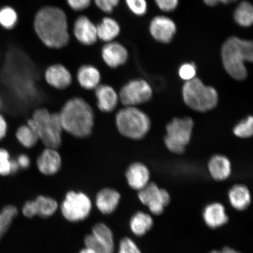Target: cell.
<instances>
[{
  "label": "cell",
  "instance_id": "22",
  "mask_svg": "<svg viewBox=\"0 0 253 253\" xmlns=\"http://www.w3.org/2000/svg\"><path fill=\"white\" fill-rule=\"evenodd\" d=\"M98 40L104 43L112 42L118 38L121 32V27L115 18L104 17L96 24Z\"/></svg>",
  "mask_w": 253,
  "mask_h": 253
},
{
  "label": "cell",
  "instance_id": "20",
  "mask_svg": "<svg viewBox=\"0 0 253 253\" xmlns=\"http://www.w3.org/2000/svg\"><path fill=\"white\" fill-rule=\"evenodd\" d=\"M121 196L116 190L104 188L97 193L96 197V207L101 213L108 214L113 212L120 203Z\"/></svg>",
  "mask_w": 253,
  "mask_h": 253
},
{
  "label": "cell",
  "instance_id": "33",
  "mask_svg": "<svg viewBox=\"0 0 253 253\" xmlns=\"http://www.w3.org/2000/svg\"><path fill=\"white\" fill-rule=\"evenodd\" d=\"M12 160L8 151L0 148V175L7 176L12 173Z\"/></svg>",
  "mask_w": 253,
  "mask_h": 253
},
{
  "label": "cell",
  "instance_id": "41",
  "mask_svg": "<svg viewBox=\"0 0 253 253\" xmlns=\"http://www.w3.org/2000/svg\"><path fill=\"white\" fill-rule=\"evenodd\" d=\"M210 253H240L239 252L235 251V249L229 248H224L221 249V251H213Z\"/></svg>",
  "mask_w": 253,
  "mask_h": 253
},
{
  "label": "cell",
  "instance_id": "11",
  "mask_svg": "<svg viewBox=\"0 0 253 253\" xmlns=\"http://www.w3.org/2000/svg\"><path fill=\"white\" fill-rule=\"evenodd\" d=\"M138 198L154 214L163 212L164 208L169 204L170 196L166 189H161L154 182H149L139 191Z\"/></svg>",
  "mask_w": 253,
  "mask_h": 253
},
{
  "label": "cell",
  "instance_id": "34",
  "mask_svg": "<svg viewBox=\"0 0 253 253\" xmlns=\"http://www.w3.org/2000/svg\"><path fill=\"white\" fill-rule=\"evenodd\" d=\"M197 66L192 62L183 63L179 68V77L185 82L191 81L197 77Z\"/></svg>",
  "mask_w": 253,
  "mask_h": 253
},
{
  "label": "cell",
  "instance_id": "9",
  "mask_svg": "<svg viewBox=\"0 0 253 253\" xmlns=\"http://www.w3.org/2000/svg\"><path fill=\"white\" fill-rule=\"evenodd\" d=\"M153 88L144 79H134L123 86L119 94V100L125 106L136 107L150 100Z\"/></svg>",
  "mask_w": 253,
  "mask_h": 253
},
{
  "label": "cell",
  "instance_id": "30",
  "mask_svg": "<svg viewBox=\"0 0 253 253\" xmlns=\"http://www.w3.org/2000/svg\"><path fill=\"white\" fill-rule=\"evenodd\" d=\"M19 20L18 12L11 6L6 5L0 8V25L5 30L14 29Z\"/></svg>",
  "mask_w": 253,
  "mask_h": 253
},
{
  "label": "cell",
  "instance_id": "23",
  "mask_svg": "<svg viewBox=\"0 0 253 253\" xmlns=\"http://www.w3.org/2000/svg\"><path fill=\"white\" fill-rule=\"evenodd\" d=\"M208 169L214 179L224 181L230 176L232 166L229 158L222 155H216L209 162Z\"/></svg>",
  "mask_w": 253,
  "mask_h": 253
},
{
  "label": "cell",
  "instance_id": "1",
  "mask_svg": "<svg viewBox=\"0 0 253 253\" xmlns=\"http://www.w3.org/2000/svg\"><path fill=\"white\" fill-rule=\"evenodd\" d=\"M33 26L41 42L49 48L61 49L70 41L67 15L56 6L46 5L38 10Z\"/></svg>",
  "mask_w": 253,
  "mask_h": 253
},
{
  "label": "cell",
  "instance_id": "27",
  "mask_svg": "<svg viewBox=\"0 0 253 253\" xmlns=\"http://www.w3.org/2000/svg\"><path fill=\"white\" fill-rule=\"evenodd\" d=\"M234 18L240 26L251 27L253 23V7L251 3L246 1L240 2L235 9Z\"/></svg>",
  "mask_w": 253,
  "mask_h": 253
},
{
  "label": "cell",
  "instance_id": "6",
  "mask_svg": "<svg viewBox=\"0 0 253 253\" xmlns=\"http://www.w3.org/2000/svg\"><path fill=\"white\" fill-rule=\"evenodd\" d=\"M116 124L120 134L138 140L145 137L151 128V120L146 114L136 107L125 106L116 116Z\"/></svg>",
  "mask_w": 253,
  "mask_h": 253
},
{
  "label": "cell",
  "instance_id": "40",
  "mask_svg": "<svg viewBox=\"0 0 253 253\" xmlns=\"http://www.w3.org/2000/svg\"><path fill=\"white\" fill-rule=\"evenodd\" d=\"M7 131V122H6L4 117L0 115V140L5 137Z\"/></svg>",
  "mask_w": 253,
  "mask_h": 253
},
{
  "label": "cell",
  "instance_id": "3",
  "mask_svg": "<svg viewBox=\"0 0 253 253\" xmlns=\"http://www.w3.org/2000/svg\"><path fill=\"white\" fill-rule=\"evenodd\" d=\"M221 56L227 74L235 80H245L248 77L245 63L252 62L253 59L252 41L230 37L221 47Z\"/></svg>",
  "mask_w": 253,
  "mask_h": 253
},
{
  "label": "cell",
  "instance_id": "32",
  "mask_svg": "<svg viewBox=\"0 0 253 253\" xmlns=\"http://www.w3.org/2000/svg\"><path fill=\"white\" fill-rule=\"evenodd\" d=\"M126 7L132 14L142 16L147 13L148 4L146 0H125Z\"/></svg>",
  "mask_w": 253,
  "mask_h": 253
},
{
  "label": "cell",
  "instance_id": "15",
  "mask_svg": "<svg viewBox=\"0 0 253 253\" xmlns=\"http://www.w3.org/2000/svg\"><path fill=\"white\" fill-rule=\"evenodd\" d=\"M101 56L107 66L115 69L127 61L128 52L121 43L114 41L104 44L101 49Z\"/></svg>",
  "mask_w": 253,
  "mask_h": 253
},
{
  "label": "cell",
  "instance_id": "43",
  "mask_svg": "<svg viewBox=\"0 0 253 253\" xmlns=\"http://www.w3.org/2000/svg\"><path fill=\"white\" fill-rule=\"evenodd\" d=\"M218 2L223 3V4H229V3L235 2L237 1V0H217Z\"/></svg>",
  "mask_w": 253,
  "mask_h": 253
},
{
  "label": "cell",
  "instance_id": "12",
  "mask_svg": "<svg viewBox=\"0 0 253 253\" xmlns=\"http://www.w3.org/2000/svg\"><path fill=\"white\" fill-rule=\"evenodd\" d=\"M58 204L54 199L46 196H39L34 201H28L22 210L25 217L36 216L47 218L53 216L58 210Z\"/></svg>",
  "mask_w": 253,
  "mask_h": 253
},
{
  "label": "cell",
  "instance_id": "4",
  "mask_svg": "<svg viewBox=\"0 0 253 253\" xmlns=\"http://www.w3.org/2000/svg\"><path fill=\"white\" fill-rule=\"evenodd\" d=\"M27 124L36 131L46 147L57 149L61 146L63 129L59 113H50L45 108L37 109Z\"/></svg>",
  "mask_w": 253,
  "mask_h": 253
},
{
  "label": "cell",
  "instance_id": "21",
  "mask_svg": "<svg viewBox=\"0 0 253 253\" xmlns=\"http://www.w3.org/2000/svg\"><path fill=\"white\" fill-rule=\"evenodd\" d=\"M77 78L79 85L86 90L95 89L100 85L101 81L99 69L89 64L82 65L79 68Z\"/></svg>",
  "mask_w": 253,
  "mask_h": 253
},
{
  "label": "cell",
  "instance_id": "29",
  "mask_svg": "<svg viewBox=\"0 0 253 253\" xmlns=\"http://www.w3.org/2000/svg\"><path fill=\"white\" fill-rule=\"evenodd\" d=\"M17 214V209L13 205L5 206L0 211V240L7 233Z\"/></svg>",
  "mask_w": 253,
  "mask_h": 253
},
{
  "label": "cell",
  "instance_id": "7",
  "mask_svg": "<svg viewBox=\"0 0 253 253\" xmlns=\"http://www.w3.org/2000/svg\"><path fill=\"white\" fill-rule=\"evenodd\" d=\"M194 123L189 117L173 119L166 126L164 142L172 153L181 154L191 141Z\"/></svg>",
  "mask_w": 253,
  "mask_h": 253
},
{
  "label": "cell",
  "instance_id": "35",
  "mask_svg": "<svg viewBox=\"0 0 253 253\" xmlns=\"http://www.w3.org/2000/svg\"><path fill=\"white\" fill-rule=\"evenodd\" d=\"M96 7L106 14H111L119 4L120 0H93Z\"/></svg>",
  "mask_w": 253,
  "mask_h": 253
},
{
  "label": "cell",
  "instance_id": "19",
  "mask_svg": "<svg viewBox=\"0 0 253 253\" xmlns=\"http://www.w3.org/2000/svg\"><path fill=\"white\" fill-rule=\"evenodd\" d=\"M126 181L132 189H140L145 187L149 183L150 172L148 167L141 163L131 164L126 170Z\"/></svg>",
  "mask_w": 253,
  "mask_h": 253
},
{
  "label": "cell",
  "instance_id": "25",
  "mask_svg": "<svg viewBox=\"0 0 253 253\" xmlns=\"http://www.w3.org/2000/svg\"><path fill=\"white\" fill-rule=\"evenodd\" d=\"M230 203L237 210L243 211L248 208L251 202L249 190L243 185H236L229 192Z\"/></svg>",
  "mask_w": 253,
  "mask_h": 253
},
{
  "label": "cell",
  "instance_id": "36",
  "mask_svg": "<svg viewBox=\"0 0 253 253\" xmlns=\"http://www.w3.org/2000/svg\"><path fill=\"white\" fill-rule=\"evenodd\" d=\"M119 253H141L137 245L128 237L123 238L120 243Z\"/></svg>",
  "mask_w": 253,
  "mask_h": 253
},
{
  "label": "cell",
  "instance_id": "14",
  "mask_svg": "<svg viewBox=\"0 0 253 253\" xmlns=\"http://www.w3.org/2000/svg\"><path fill=\"white\" fill-rule=\"evenodd\" d=\"M151 36L158 42L168 43L173 39L176 32V26L172 19L166 16H157L151 20L150 24Z\"/></svg>",
  "mask_w": 253,
  "mask_h": 253
},
{
  "label": "cell",
  "instance_id": "17",
  "mask_svg": "<svg viewBox=\"0 0 253 253\" xmlns=\"http://www.w3.org/2000/svg\"><path fill=\"white\" fill-rule=\"evenodd\" d=\"M37 166L40 172L43 175L47 176L55 175L61 169V155L57 149L46 147L38 157Z\"/></svg>",
  "mask_w": 253,
  "mask_h": 253
},
{
  "label": "cell",
  "instance_id": "31",
  "mask_svg": "<svg viewBox=\"0 0 253 253\" xmlns=\"http://www.w3.org/2000/svg\"><path fill=\"white\" fill-rule=\"evenodd\" d=\"M233 133L242 138L251 137L253 134V118L251 116L239 122L233 129Z\"/></svg>",
  "mask_w": 253,
  "mask_h": 253
},
{
  "label": "cell",
  "instance_id": "28",
  "mask_svg": "<svg viewBox=\"0 0 253 253\" xmlns=\"http://www.w3.org/2000/svg\"><path fill=\"white\" fill-rule=\"evenodd\" d=\"M16 137L23 146L27 148L34 147L40 141L36 131L27 123L18 128Z\"/></svg>",
  "mask_w": 253,
  "mask_h": 253
},
{
  "label": "cell",
  "instance_id": "37",
  "mask_svg": "<svg viewBox=\"0 0 253 253\" xmlns=\"http://www.w3.org/2000/svg\"><path fill=\"white\" fill-rule=\"evenodd\" d=\"M66 2L73 11L81 12L90 7L92 0H66Z\"/></svg>",
  "mask_w": 253,
  "mask_h": 253
},
{
  "label": "cell",
  "instance_id": "26",
  "mask_svg": "<svg viewBox=\"0 0 253 253\" xmlns=\"http://www.w3.org/2000/svg\"><path fill=\"white\" fill-rule=\"evenodd\" d=\"M153 225L150 215L139 211L131 217L129 226L135 235L141 236L149 231Z\"/></svg>",
  "mask_w": 253,
  "mask_h": 253
},
{
  "label": "cell",
  "instance_id": "18",
  "mask_svg": "<svg viewBox=\"0 0 253 253\" xmlns=\"http://www.w3.org/2000/svg\"><path fill=\"white\" fill-rule=\"evenodd\" d=\"M98 108L103 113H110L118 106L119 94L108 84H100L95 88Z\"/></svg>",
  "mask_w": 253,
  "mask_h": 253
},
{
  "label": "cell",
  "instance_id": "5",
  "mask_svg": "<svg viewBox=\"0 0 253 253\" xmlns=\"http://www.w3.org/2000/svg\"><path fill=\"white\" fill-rule=\"evenodd\" d=\"M182 96L189 108L199 112L213 109L219 101L216 90L213 87L207 86L197 77L185 82L182 87Z\"/></svg>",
  "mask_w": 253,
  "mask_h": 253
},
{
  "label": "cell",
  "instance_id": "38",
  "mask_svg": "<svg viewBox=\"0 0 253 253\" xmlns=\"http://www.w3.org/2000/svg\"><path fill=\"white\" fill-rule=\"evenodd\" d=\"M155 2L157 7L164 12L175 10L179 4V0H155Z\"/></svg>",
  "mask_w": 253,
  "mask_h": 253
},
{
  "label": "cell",
  "instance_id": "8",
  "mask_svg": "<svg viewBox=\"0 0 253 253\" xmlns=\"http://www.w3.org/2000/svg\"><path fill=\"white\" fill-rule=\"evenodd\" d=\"M92 204L89 197L82 192L69 191L61 207L63 216L71 222H78L89 216Z\"/></svg>",
  "mask_w": 253,
  "mask_h": 253
},
{
  "label": "cell",
  "instance_id": "16",
  "mask_svg": "<svg viewBox=\"0 0 253 253\" xmlns=\"http://www.w3.org/2000/svg\"><path fill=\"white\" fill-rule=\"evenodd\" d=\"M44 78L49 86L58 90H64L71 86L73 78L69 69L59 63L49 66L44 74Z\"/></svg>",
  "mask_w": 253,
  "mask_h": 253
},
{
  "label": "cell",
  "instance_id": "2",
  "mask_svg": "<svg viewBox=\"0 0 253 253\" xmlns=\"http://www.w3.org/2000/svg\"><path fill=\"white\" fill-rule=\"evenodd\" d=\"M63 131L75 137H88L93 131L94 114L92 108L82 98L69 99L59 113Z\"/></svg>",
  "mask_w": 253,
  "mask_h": 253
},
{
  "label": "cell",
  "instance_id": "13",
  "mask_svg": "<svg viewBox=\"0 0 253 253\" xmlns=\"http://www.w3.org/2000/svg\"><path fill=\"white\" fill-rule=\"evenodd\" d=\"M72 30L75 39L82 45L92 46L97 42L96 24L86 15L76 19Z\"/></svg>",
  "mask_w": 253,
  "mask_h": 253
},
{
  "label": "cell",
  "instance_id": "42",
  "mask_svg": "<svg viewBox=\"0 0 253 253\" xmlns=\"http://www.w3.org/2000/svg\"><path fill=\"white\" fill-rule=\"evenodd\" d=\"M79 253H98L96 251H94V250L91 249L90 248H86L85 247V248L81 250L80 252Z\"/></svg>",
  "mask_w": 253,
  "mask_h": 253
},
{
  "label": "cell",
  "instance_id": "24",
  "mask_svg": "<svg viewBox=\"0 0 253 253\" xmlns=\"http://www.w3.org/2000/svg\"><path fill=\"white\" fill-rule=\"evenodd\" d=\"M203 217L206 224L211 228H217L228 221V216L223 205L213 203L205 208Z\"/></svg>",
  "mask_w": 253,
  "mask_h": 253
},
{
  "label": "cell",
  "instance_id": "10",
  "mask_svg": "<svg viewBox=\"0 0 253 253\" xmlns=\"http://www.w3.org/2000/svg\"><path fill=\"white\" fill-rule=\"evenodd\" d=\"M84 242L86 248L98 253H113L115 251L112 231L103 223L95 224L91 233L85 237Z\"/></svg>",
  "mask_w": 253,
  "mask_h": 253
},
{
  "label": "cell",
  "instance_id": "39",
  "mask_svg": "<svg viewBox=\"0 0 253 253\" xmlns=\"http://www.w3.org/2000/svg\"><path fill=\"white\" fill-rule=\"evenodd\" d=\"M17 162L20 169H27L30 166V159L27 155L22 154L18 157Z\"/></svg>",
  "mask_w": 253,
  "mask_h": 253
}]
</instances>
